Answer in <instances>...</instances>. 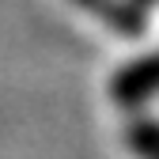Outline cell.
<instances>
[{
    "label": "cell",
    "mask_w": 159,
    "mask_h": 159,
    "mask_svg": "<svg viewBox=\"0 0 159 159\" xmlns=\"http://www.w3.org/2000/svg\"><path fill=\"white\" fill-rule=\"evenodd\" d=\"M87 8L95 15H102L106 23L117 34H125V38H136L144 30V8L136 4V0H91Z\"/></svg>",
    "instance_id": "obj_2"
},
{
    "label": "cell",
    "mask_w": 159,
    "mask_h": 159,
    "mask_svg": "<svg viewBox=\"0 0 159 159\" xmlns=\"http://www.w3.org/2000/svg\"><path fill=\"white\" fill-rule=\"evenodd\" d=\"M76 4H84V8H87V4H91V0H76Z\"/></svg>",
    "instance_id": "obj_5"
},
{
    "label": "cell",
    "mask_w": 159,
    "mask_h": 159,
    "mask_svg": "<svg viewBox=\"0 0 159 159\" xmlns=\"http://www.w3.org/2000/svg\"><path fill=\"white\" fill-rule=\"evenodd\" d=\"M136 4H140V8H144V4H155V0H136Z\"/></svg>",
    "instance_id": "obj_4"
},
{
    "label": "cell",
    "mask_w": 159,
    "mask_h": 159,
    "mask_svg": "<svg viewBox=\"0 0 159 159\" xmlns=\"http://www.w3.org/2000/svg\"><path fill=\"white\" fill-rule=\"evenodd\" d=\"M110 95L117 106H144L148 98L159 95V53H148L140 61H129L121 72L114 76L110 84Z\"/></svg>",
    "instance_id": "obj_1"
},
{
    "label": "cell",
    "mask_w": 159,
    "mask_h": 159,
    "mask_svg": "<svg viewBox=\"0 0 159 159\" xmlns=\"http://www.w3.org/2000/svg\"><path fill=\"white\" fill-rule=\"evenodd\" d=\"M125 140L136 159H159V121H133Z\"/></svg>",
    "instance_id": "obj_3"
}]
</instances>
